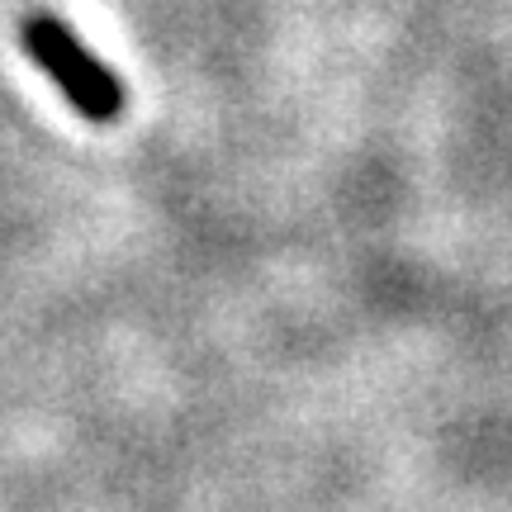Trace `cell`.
<instances>
[{"label": "cell", "instance_id": "6da1fadb", "mask_svg": "<svg viewBox=\"0 0 512 512\" xmlns=\"http://www.w3.org/2000/svg\"><path fill=\"white\" fill-rule=\"evenodd\" d=\"M19 43H24V53L38 62V72L53 81L57 91H62V100H67L81 119L114 124V119L124 114V86H119V76H114L57 15L29 10L24 24H19Z\"/></svg>", "mask_w": 512, "mask_h": 512}]
</instances>
